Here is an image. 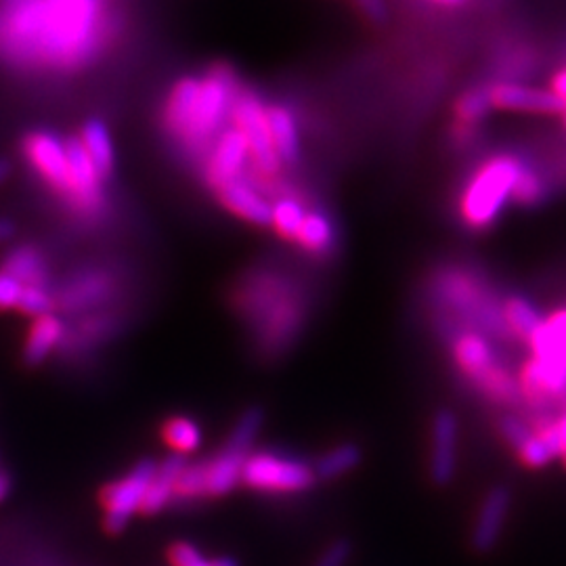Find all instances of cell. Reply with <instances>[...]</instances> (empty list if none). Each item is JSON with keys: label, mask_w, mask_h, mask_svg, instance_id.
Segmentation results:
<instances>
[{"label": "cell", "mask_w": 566, "mask_h": 566, "mask_svg": "<svg viewBox=\"0 0 566 566\" xmlns=\"http://www.w3.org/2000/svg\"><path fill=\"white\" fill-rule=\"evenodd\" d=\"M153 461H141L137 463L122 481L114 482L105 491V523L109 531H122L126 523L132 519L135 512L143 510L147 489L156 474Z\"/></svg>", "instance_id": "5b68a950"}, {"label": "cell", "mask_w": 566, "mask_h": 566, "mask_svg": "<svg viewBox=\"0 0 566 566\" xmlns=\"http://www.w3.org/2000/svg\"><path fill=\"white\" fill-rule=\"evenodd\" d=\"M63 325L62 321L53 314L39 317L34 323L28 344H25V361L32 365H39L46 356L55 351V346L62 342Z\"/></svg>", "instance_id": "ac0fdd59"}, {"label": "cell", "mask_w": 566, "mask_h": 566, "mask_svg": "<svg viewBox=\"0 0 566 566\" xmlns=\"http://www.w3.org/2000/svg\"><path fill=\"white\" fill-rule=\"evenodd\" d=\"M305 210L293 202V200H281L273 206L271 225L275 229L279 231V235L293 239L298 235V229L305 221Z\"/></svg>", "instance_id": "484cf974"}, {"label": "cell", "mask_w": 566, "mask_h": 566, "mask_svg": "<svg viewBox=\"0 0 566 566\" xmlns=\"http://www.w3.org/2000/svg\"><path fill=\"white\" fill-rule=\"evenodd\" d=\"M185 466L188 463L181 456H172L156 468V474L147 489L146 502H143L146 512H160L177 495L179 479H181Z\"/></svg>", "instance_id": "2e32d148"}, {"label": "cell", "mask_w": 566, "mask_h": 566, "mask_svg": "<svg viewBox=\"0 0 566 566\" xmlns=\"http://www.w3.org/2000/svg\"><path fill=\"white\" fill-rule=\"evenodd\" d=\"M4 271L18 277L23 286H41L42 260L41 256L30 248H18L4 263Z\"/></svg>", "instance_id": "cb8c5ba5"}, {"label": "cell", "mask_w": 566, "mask_h": 566, "mask_svg": "<svg viewBox=\"0 0 566 566\" xmlns=\"http://www.w3.org/2000/svg\"><path fill=\"white\" fill-rule=\"evenodd\" d=\"M200 86H202L200 81L185 78L174 86V90L170 95L167 109L168 125L179 135H189L197 97H200Z\"/></svg>", "instance_id": "e0dca14e"}, {"label": "cell", "mask_w": 566, "mask_h": 566, "mask_svg": "<svg viewBox=\"0 0 566 566\" xmlns=\"http://www.w3.org/2000/svg\"><path fill=\"white\" fill-rule=\"evenodd\" d=\"M351 554H353L351 542L349 540H338L321 554V558L314 563V566H346Z\"/></svg>", "instance_id": "1f68e13d"}, {"label": "cell", "mask_w": 566, "mask_h": 566, "mask_svg": "<svg viewBox=\"0 0 566 566\" xmlns=\"http://www.w3.org/2000/svg\"><path fill=\"white\" fill-rule=\"evenodd\" d=\"M65 156H67V189H72L83 202H90L99 185V174L93 167L90 158L86 156L78 139L65 143Z\"/></svg>", "instance_id": "9a60e30c"}, {"label": "cell", "mask_w": 566, "mask_h": 566, "mask_svg": "<svg viewBox=\"0 0 566 566\" xmlns=\"http://www.w3.org/2000/svg\"><path fill=\"white\" fill-rule=\"evenodd\" d=\"M9 170H11L9 164H7L4 160H0V183H2V181L9 177Z\"/></svg>", "instance_id": "f35d334b"}, {"label": "cell", "mask_w": 566, "mask_h": 566, "mask_svg": "<svg viewBox=\"0 0 566 566\" xmlns=\"http://www.w3.org/2000/svg\"><path fill=\"white\" fill-rule=\"evenodd\" d=\"M500 430H502L503 439L508 440L516 451H521L533 437V432L528 430V426L524 424L523 419L514 418V416L503 418Z\"/></svg>", "instance_id": "f1b7e54d"}, {"label": "cell", "mask_w": 566, "mask_h": 566, "mask_svg": "<svg viewBox=\"0 0 566 566\" xmlns=\"http://www.w3.org/2000/svg\"><path fill=\"white\" fill-rule=\"evenodd\" d=\"M23 284L18 277L0 271V309H15L20 305Z\"/></svg>", "instance_id": "4dcf8cb0"}, {"label": "cell", "mask_w": 566, "mask_h": 566, "mask_svg": "<svg viewBox=\"0 0 566 566\" xmlns=\"http://www.w3.org/2000/svg\"><path fill=\"white\" fill-rule=\"evenodd\" d=\"M25 147L32 164L41 170L42 177L55 188L67 189V156L62 141L53 135L39 132L28 139Z\"/></svg>", "instance_id": "8fae6325"}, {"label": "cell", "mask_w": 566, "mask_h": 566, "mask_svg": "<svg viewBox=\"0 0 566 566\" xmlns=\"http://www.w3.org/2000/svg\"><path fill=\"white\" fill-rule=\"evenodd\" d=\"M9 489H11V481L7 479V474H2V472H0V502L7 498Z\"/></svg>", "instance_id": "8d00e7d4"}, {"label": "cell", "mask_w": 566, "mask_h": 566, "mask_svg": "<svg viewBox=\"0 0 566 566\" xmlns=\"http://www.w3.org/2000/svg\"><path fill=\"white\" fill-rule=\"evenodd\" d=\"M168 445L179 453H193L202 445L200 426L189 418L170 419L164 428Z\"/></svg>", "instance_id": "d4e9b609"}, {"label": "cell", "mask_w": 566, "mask_h": 566, "mask_svg": "<svg viewBox=\"0 0 566 566\" xmlns=\"http://www.w3.org/2000/svg\"><path fill=\"white\" fill-rule=\"evenodd\" d=\"M453 353L463 372L472 377L487 395L502 403H512L519 398L516 382L498 365V359L482 335H458Z\"/></svg>", "instance_id": "3957f363"}, {"label": "cell", "mask_w": 566, "mask_h": 566, "mask_svg": "<svg viewBox=\"0 0 566 566\" xmlns=\"http://www.w3.org/2000/svg\"><path fill=\"white\" fill-rule=\"evenodd\" d=\"M174 566H212L193 545L179 544L172 549Z\"/></svg>", "instance_id": "d6a6232c"}, {"label": "cell", "mask_w": 566, "mask_h": 566, "mask_svg": "<svg viewBox=\"0 0 566 566\" xmlns=\"http://www.w3.org/2000/svg\"><path fill=\"white\" fill-rule=\"evenodd\" d=\"M242 481L258 491L292 493L305 491L314 482L313 468L305 461L277 453H250L244 463Z\"/></svg>", "instance_id": "277c9868"}, {"label": "cell", "mask_w": 566, "mask_h": 566, "mask_svg": "<svg viewBox=\"0 0 566 566\" xmlns=\"http://www.w3.org/2000/svg\"><path fill=\"white\" fill-rule=\"evenodd\" d=\"M355 2L361 7V11L376 23H384L388 18V9H386L384 0H355Z\"/></svg>", "instance_id": "836d02e7"}, {"label": "cell", "mask_w": 566, "mask_h": 566, "mask_svg": "<svg viewBox=\"0 0 566 566\" xmlns=\"http://www.w3.org/2000/svg\"><path fill=\"white\" fill-rule=\"evenodd\" d=\"M523 167L514 158H495L472 179L461 200V214L470 227L491 225L512 195Z\"/></svg>", "instance_id": "7a4b0ae2"}, {"label": "cell", "mask_w": 566, "mask_h": 566, "mask_svg": "<svg viewBox=\"0 0 566 566\" xmlns=\"http://www.w3.org/2000/svg\"><path fill=\"white\" fill-rule=\"evenodd\" d=\"M263 426V412L248 409L233 430L229 442L214 460L202 461L195 466H185L177 495L204 498V495H225L242 481L244 463L250 458L252 445Z\"/></svg>", "instance_id": "6da1fadb"}, {"label": "cell", "mask_w": 566, "mask_h": 566, "mask_svg": "<svg viewBox=\"0 0 566 566\" xmlns=\"http://www.w3.org/2000/svg\"><path fill=\"white\" fill-rule=\"evenodd\" d=\"M491 97L487 90H468L461 95L460 102L456 105V111L463 122H477L484 118V114L491 109Z\"/></svg>", "instance_id": "4316f807"}, {"label": "cell", "mask_w": 566, "mask_h": 566, "mask_svg": "<svg viewBox=\"0 0 566 566\" xmlns=\"http://www.w3.org/2000/svg\"><path fill=\"white\" fill-rule=\"evenodd\" d=\"M489 97L495 107L528 114H563L566 107L552 90L526 88L521 84H498L489 90Z\"/></svg>", "instance_id": "30bf717a"}, {"label": "cell", "mask_w": 566, "mask_h": 566, "mask_svg": "<svg viewBox=\"0 0 566 566\" xmlns=\"http://www.w3.org/2000/svg\"><path fill=\"white\" fill-rule=\"evenodd\" d=\"M558 430H560V442H563V456L560 458H565L566 461V416L558 421Z\"/></svg>", "instance_id": "74e56055"}, {"label": "cell", "mask_w": 566, "mask_h": 566, "mask_svg": "<svg viewBox=\"0 0 566 566\" xmlns=\"http://www.w3.org/2000/svg\"><path fill=\"white\" fill-rule=\"evenodd\" d=\"M296 239L307 248V250L321 252L328 250L332 246V239H334V233H332V225L330 221L323 216V214H307Z\"/></svg>", "instance_id": "603a6c76"}, {"label": "cell", "mask_w": 566, "mask_h": 566, "mask_svg": "<svg viewBox=\"0 0 566 566\" xmlns=\"http://www.w3.org/2000/svg\"><path fill=\"white\" fill-rule=\"evenodd\" d=\"M503 319L514 334L523 335L526 340H531L544 325V317L524 298L508 300L503 307Z\"/></svg>", "instance_id": "7402d4cb"}, {"label": "cell", "mask_w": 566, "mask_h": 566, "mask_svg": "<svg viewBox=\"0 0 566 566\" xmlns=\"http://www.w3.org/2000/svg\"><path fill=\"white\" fill-rule=\"evenodd\" d=\"M558 397L563 398V403L566 405V380L565 384H563V388H560V393H558Z\"/></svg>", "instance_id": "60d3db41"}, {"label": "cell", "mask_w": 566, "mask_h": 566, "mask_svg": "<svg viewBox=\"0 0 566 566\" xmlns=\"http://www.w3.org/2000/svg\"><path fill=\"white\" fill-rule=\"evenodd\" d=\"M11 235H13V225H11L9 221L0 218V244H2V242H7Z\"/></svg>", "instance_id": "d590c367"}, {"label": "cell", "mask_w": 566, "mask_h": 566, "mask_svg": "<svg viewBox=\"0 0 566 566\" xmlns=\"http://www.w3.org/2000/svg\"><path fill=\"white\" fill-rule=\"evenodd\" d=\"M528 342L535 356H566V311L544 321V325Z\"/></svg>", "instance_id": "44dd1931"}, {"label": "cell", "mask_w": 566, "mask_h": 566, "mask_svg": "<svg viewBox=\"0 0 566 566\" xmlns=\"http://www.w3.org/2000/svg\"><path fill=\"white\" fill-rule=\"evenodd\" d=\"M552 93H554L558 99H563L566 105V70L556 76V81H554V90H552Z\"/></svg>", "instance_id": "e575fe53"}, {"label": "cell", "mask_w": 566, "mask_h": 566, "mask_svg": "<svg viewBox=\"0 0 566 566\" xmlns=\"http://www.w3.org/2000/svg\"><path fill=\"white\" fill-rule=\"evenodd\" d=\"M563 114H565V122H566V107H565V111H563Z\"/></svg>", "instance_id": "7bdbcfd3"}, {"label": "cell", "mask_w": 566, "mask_h": 566, "mask_svg": "<svg viewBox=\"0 0 566 566\" xmlns=\"http://www.w3.org/2000/svg\"><path fill=\"white\" fill-rule=\"evenodd\" d=\"M363 460V451L355 442H344L323 453L314 463V477L323 481H334L349 472H353Z\"/></svg>", "instance_id": "d6986e66"}, {"label": "cell", "mask_w": 566, "mask_h": 566, "mask_svg": "<svg viewBox=\"0 0 566 566\" xmlns=\"http://www.w3.org/2000/svg\"><path fill=\"white\" fill-rule=\"evenodd\" d=\"M233 120H235V130L244 137L248 153L254 158L256 167L263 172L273 174L277 172L281 162L275 156L269 128H267V118H265V107L254 95H244L233 109Z\"/></svg>", "instance_id": "8992f818"}, {"label": "cell", "mask_w": 566, "mask_h": 566, "mask_svg": "<svg viewBox=\"0 0 566 566\" xmlns=\"http://www.w3.org/2000/svg\"><path fill=\"white\" fill-rule=\"evenodd\" d=\"M542 191H544V189H542V181H540L533 172H526V170H523L512 193H514V197H516L519 202H523V204H533V202H537V200L542 197Z\"/></svg>", "instance_id": "f546056e"}, {"label": "cell", "mask_w": 566, "mask_h": 566, "mask_svg": "<svg viewBox=\"0 0 566 566\" xmlns=\"http://www.w3.org/2000/svg\"><path fill=\"white\" fill-rule=\"evenodd\" d=\"M512 493L508 487H493L482 500L477 521L472 526V547L479 554H489L502 537L503 526L510 514Z\"/></svg>", "instance_id": "ba28073f"}, {"label": "cell", "mask_w": 566, "mask_h": 566, "mask_svg": "<svg viewBox=\"0 0 566 566\" xmlns=\"http://www.w3.org/2000/svg\"><path fill=\"white\" fill-rule=\"evenodd\" d=\"M84 147L86 156L90 158L93 167L97 170L99 177H105L111 167H114V147L109 132L102 122L93 120L83 128V139H78Z\"/></svg>", "instance_id": "ffe728a7"}, {"label": "cell", "mask_w": 566, "mask_h": 566, "mask_svg": "<svg viewBox=\"0 0 566 566\" xmlns=\"http://www.w3.org/2000/svg\"><path fill=\"white\" fill-rule=\"evenodd\" d=\"M458 432L460 424L453 412L440 409L432 419V447H430V479L439 487H447L456 479L458 470Z\"/></svg>", "instance_id": "52a82bcc"}, {"label": "cell", "mask_w": 566, "mask_h": 566, "mask_svg": "<svg viewBox=\"0 0 566 566\" xmlns=\"http://www.w3.org/2000/svg\"><path fill=\"white\" fill-rule=\"evenodd\" d=\"M437 2H442V4H460L463 0H437Z\"/></svg>", "instance_id": "b9f144b4"}, {"label": "cell", "mask_w": 566, "mask_h": 566, "mask_svg": "<svg viewBox=\"0 0 566 566\" xmlns=\"http://www.w3.org/2000/svg\"><path fill=\"white\" fill-rule=\"evenodd\" d=\"M218 197L233 214L250 221L254 225H260V227L271 225V204L242 179H235L225 183L223 188H218Z\"/></svg>", "instance_id": "4fadbf2b"}, {"label": "cell", "mask_w": 566, "mask_h": 566, "mask_svg": "<svg viewBox=\"0 0 566 566\" xmlns=\"http://www.w3.org/2000/svg\"><path fill=\"white\" fill-rule=\"evenodd\" d=\"M265 118H267L275 156L279 158V162L293 164L300 147H298V130H296L292 114L281 105H273L269 109H265Z\"/></svg>", "instance_id": "5bb4252c"}, {"label": "cell", "mask_w": 566, "mask_h": 566, "mask_svg": "<svg viewBox=\"0 0 566 566\" xmlns=\"http://www.w3.org/2000/svg\"><path fill=\"white\" fill-rule=\"evenodd\" d=\"M51 307H53V300L42 286H25L23 288L20 305H18V309H21L23 313L32 314V317H44V314H49Z\"/></svg>", "instance_id": "83f0119b"}, {"label": "cell", "mask_w": 566, "mask_h": 566, "mask_svg": "<svg viewBox=\"0 0 566 566\" xmlns=\"http://www.w3.org/2000/svg\"><path fill=\"white\" fill-rule=\"evenodd\" d=\"M246 156H248V146L244 137L235 128H231L214 147L209 167L210 183L218 189L229 181H235L244 168Z\"/></svg>", "instance_id": "7c38bea8"}, {"label": "cell", "mask_w": 566, "mask_h": 566, "mask_svg": "<svg viewBox=\"0 0 566 566\" xmlns=\"http://www.w3.org/2000/svg\"><path fill=\"white\" fill-rule=\"evenodd\" d=\"M231 102V76L227 72L212 74L209 81L200 86V97L195 105L193 122L189 128V135L195 139H202L210 135L227 114Z\"/></svg>", "instance_id": "9c48e42d"}, {"label": "cell", "mask_w": 566, "mask_h": 566, "mask_svg": "<svg viewBox=\"0 0 566 566\" xmlns=\"http://www.w3.org/2000/svg\"><path fill=\"white\" fill-rule=\"evenodd\" d=\"M212 566H237L231 558H218V560H214Z\"/></svg>", "instance_id": "ab89813d"}]
</instances>
